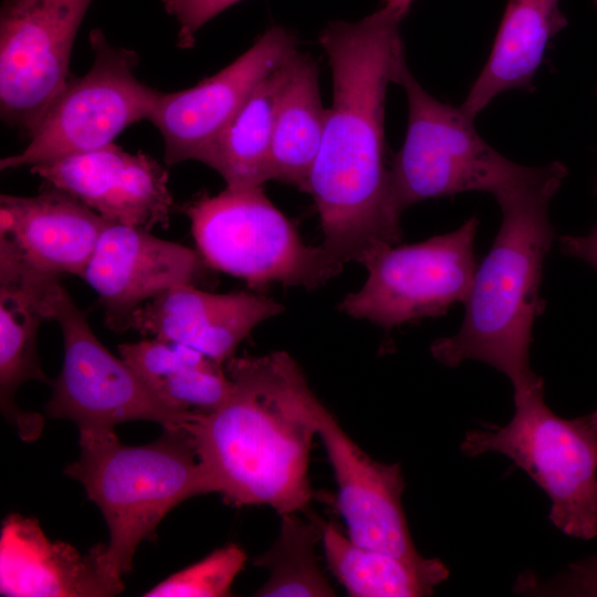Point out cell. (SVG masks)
Wrapping results in <instances>:
<instances>
[{
	"instance_id": "1",
	"label": "cell",
	"mask_w": 597,
	"mask_h": 597,
	"mask_svg": "<svg viewBox=\"0 0 597 597\" xmlns=\"http://www.w3.org/2000/svg\"><path fill=\"white\" fill-rule=\"evenodd\" d=\"M407 12L383 6L357 22L329 23L318 41L333 75V103L307 190L320 214L322 248L343 269L400 242V217L385 161V98L405 61Z\"/></svg>"
},
{
	"instance_id": "2",
	"label": "cell",
	"mask_w": 597,
	"mask_h": 597,
	"mask_svg": "<svg viewBox=\"0 0 597 597\" xmlns=\"http://www.w3.org/2000/svg\"><path fill=\"white\" fill-rule=\"evenodd\" d=\"M228 398L193 412L190 433L212 493L234 506L266 505L279 515L304 511L314 491L308 479L316 433V396L285 352L232 357Z\"/></svg>"
},
{
	"instance_id": "3",
	"label": "cell",
	"mask_w": 597,
	"mask_h": 597,
	"mask_svg": "<svg viewBox=\"0 0 597 597\" xmlns=\"http://www.w3.org/2000/svg\"><path fill=\"white\" fill-rule=\"evenodd\" d=\"M567 175L558 161L528 174L495 196L502 223L478 265L459 332L436 339L432 357L447 367L465 359L491 365L514 394L544 386L530 365L532 327L545 310L540 295L544 260L555 239L548 206Z\"/></svg>"
},
{
	"instance_id": "4",
	"label": "cell",
	"mask_w": 597,
	"mask_h": 597,
	"mask_svg": "<svg viewBox=\"0 0 597 597\" xmlns=\"http://www.w3.org/2000/svg\"><path fill=\"white\" fill-rule=\"evenodd\" d=\"M81 450L64 472L100 507L109 531L102 559L119 578L130 570L138 545L154 536L167 513L187 499L212 493L184 427L164 429L161 437L143 446L114 438L82 444Z\"/></svg>"
},
{
	"instance_id": "5",
	"label": "cell",
	"mask_w": 597,
	"mask_h": 597,
	"mask_svg": "<svg viewBox=\"0 0 597 597\" xmlns=\"http://www.w3.org/2000/svg\"><path fill=\"white\" fill-rule=\"evenodd\" d=\"M543 387L514 394L515 413L503 426L470 430L460 444L468 457L499 452L523 469L549 496L548 519L564 534L597 536V431L588 416L565 419L544 401Z\"/></svg>"
},
{
	"instance_id": "6",
	"label": "cell",
	"mask_w": 597,
	"mask_h": 597,
	"mask_svg": "<svg viewBox=\"0 0 597 597\" xmlns=\"http://www.w3.org/2000/svg\"><path fill=\"white\" fill-rule=\"evenodd\" d=\"M181 210L208 266L242 279L251 289L271 283L314 289L342 271L321 245L303 242L262 186L202 195Z\"/></svg>"
},
{
	"instance_id": "7",
	"label": "cell",
	"mask_w": 597,
	"mask_h": 597,
	"mask_svg": "<svg viewBox=\"0 0 597 597\" xmlns=\"http://www.w3.org/2000/svg\"><path fill=\"white\" fill-rule=\"evenodd\" d=\"M395 83L405 88L409 111L405 142L389 168L391 205L399 217L413 203L430 198L473 190L495 197L526 176L531 167L494 150L461 107L427 93L406 60Z\"/></svg>"
},
{
	"instance_id": "8",
	"label": "cell",
	"mask_w": 597,
	"mask_h": 597,
	"mask_svg": "<svg viewBox=\"0 0 597 597\" xmlns=\"http://www.w3.org/2000/svg\"><path fill=\"white\" fill-rule=\"evenodd\" d=\"M46 321H55L61 328L64 357L45 410L51 418L77 426L80 446L117 438L115 427L127 421L147 420L178 429L191 418L193 412L160 400L121 356L98 341L61 282L49 291Z\"/></svg>"
},
{
	"instance_id": "9",
	"label": "cell",
	"mask_w": 597,
	"mask_h": 597,
	"mask_svg": "<svg viewBox=\"0 0 597 597\" xmlns=\"http://www.w3.org/2000/svg\"><path fill=\"white\" fill-rule=\"evenodd\" d=\"M90 71L69 78L19 154L0 160V169L32 167L114 143L127 126L149 118L160 92L135 76L138 55L111 44L92 30Z\"/></svg>"
},
{
	"instance_id": "10",
	"label": "cell",
	"mask_w": 597,
	"mask_h": 597,
	"mask_svg": "<svg viewBox=\"0 0 597 597\" xmlns=\"http://www.w3.org/2000/svg\"><path fill=\"white\" fill-rule=\"evenodd\" d=\"M478 218L471 217L452 232L374 250L362 263L368 272L366 282L344 297L339 310L388 331L444 315L453 304L465 303L478 268Z\"/></svg>"
},
{
	"instance_id": "11",
	"label": "cell",
	"mask_w": 597,
	"mask_h": 597,
	"mask_svg": "<svg viewBox=\"0 0 597 597\" xmlns=\"http://www.w3.org/2000/svg\"><path fill=\"white\" fill-rule=\"evenodd\" d=\"M93 0H3L0 113L31 136L69 81L73 43Z\"/></svg>"
},
{
	"instance_id": "12",
	"label": "cell",
	"mask_w": 597,
	"mask_h": 597,
	"mask_svg": "<svg viewBox=\"0 0 597 597\" xmlns=\"http://www.w3.org/2000/svg\"><path fill=\"white\" fill-rule=\"evenodd\" d=\"M295 52L293 33L272 27L214 75L187 90L159 93L148 121L163 136L165 164L199 160L254 88Z\"/></svg>"
},
{
	"instance_id": "13",
	"label": "cell",
	"mask_w": 597,
	"mask_h": 597,
	"mask_svg": "<svg viewBox=\"0 0 597 597\" xmlns=\"http://www.w3.org/2000/svg\"><path fill=\"white\" fill-rule=\"evenodd\" d=\"M313 415L335 476L336 506L347 536L366 548L405 558L421 556L401 503L406 483L399 463L370 458L317 398Z\"/></svg>"
},
{
	"instance_id": "14",
	"label": "cell",
	"mask_w": 597,
	"mask_h": 597,
	"mask_svg": "<svg viewBox=\"0 0 597 597\" xmlns=\"http://www.w3.org/2000/svg\"><path fill=\"white\" fill-rule=\"evenodd\" d=\"M209 269L198 251L142 228L108 223L81 279L96 292L107 326L125 332L144 303L178 284L198 285Z\"/></svg>"
},
{
	"instance_id": "15",
	"label": "cell",
	"mask_w": 597,
	"mask_h": 597,
	"mask_svg": "<svg viewBox=\"0 0 597 597\" xmlns=\"http://www.w3.org/2000/svg\"><path fill=\"white\" fill-rule=\"evenodd\" d=\"M108 223L167 227L172 208L167 170L144 153L130 154L114 143L30 167Z\"/></svg>"
},
{
	"instance_id": "16",
	"label": "cell",
	"mask_w": 597,
	"mask_h": 597,
	"mask_svg": "<svg viewBox=\"0 0 597 597\" xmlns=\"http://www.w3.org/2000/svg\"><path fill=\"white\" fill-rule=\"evenodd\" d=\"M283 310L252 292L217 294L178 284L138 307L126 331L188 346L223 365L254 327Z\"/></svg>"
},
{
	"instance_id": "17",
	"label": "cell",
	"mask_w": 597,
	"mask_h": 597,
	"mask_svg": "<svg viewBox=\"0 0 597 597\" xmlns=\"http://www.w3.org/2000/svg\"><path fill=\"white\" fill-rule=\"evenodd\" d=\"M59 281L29 264L0 237V406L25 442L38 439L44 420L38 412L21 410L15 392L30 380L51 384L40 366L36 337L46 321L49 291Z\"/></svg>"
},
{
	"instance_id": "18",
	"label": "cell",
	"mask_w": 597,
	"mask_h": 597,
	"mask_svg": "<svg viewBox=\"0 0 597 597\" xmlns=\"http://www.w3.org/2000/svg\"><path fill=\"white\" fill-rule=\"evenodd\" d=\"M103 544L82 555L50 541L39 522L12 513L1 527L0 593L11 597H107L124 589L102 559Z\"/></svg>"
},
{
	"instance_id": "19",
	"label": "cell",
	"mask_w": 597,
	"mask_h": 597,
	"mask_svg": "<svg viewBox=\"0 0 597 597\" xmlns=\"http://www.w3.org/2000/svg\"><path fill=\"white\" fill-rule=\"evenodd\" d=\"M107 224L54 186L31 197L0 196V235L33 268L60 279L81 277Z\"/></svg>"
},
{
	"instance_id": "20",
	"label": "cell",
	"mask_w": 597,
	"mask_h": 597,
	"mask_svg": "<svg viewBox=\"0 0 597 597\" xmlns=\"http://www.w3.org/2000/svg\"><path fill=\"white\" fill-rule=\"evenodd\" d=\"M566 23L559 0H507L489 60L461 109L475 118L500 93L530 90L549 41Z\"/></svg>"
},
{
	"instance_id": "21",
	"label": "cell",
	"mask_w": 597,
	"mask_h": 597,
	"mask_svg": "<svg viewBox=\"0 0 597 597\" xmlns=\"http://www.w3.org/2000/svg\"><path fill=\"white\" fill-rule=\"evenodd\" d=\"M119 356L166 405L184 412H209L230 395L222 365L188 346L158 338L118 345Z\"/></svg>"
},
{
	"instance_id": "22",
	"label": "cell",
	"mask_w": 597,
	"mask_h": 597,
	"mask_svg": "<svg viewBox=\"0 0 597 597\" xmlns=\"http://www.w3.org/2000/svg\"><path fill=\"white\" fill-rule=\"evenodd\" d=\"M326 112L321 102L317 64L311 56L296 52L276 104L270 180L307 190Z\"/></svg>"
},
{
	"instance_id": "23",
	"label": "cell",
	"mask_w": 597,
	"mask_h": 597,
	"mask_svg": "<svg viewBox=\"0 0 597 597\" xmlns=\"http://www.w3.org/2000/svg\"><path fill=\"white\" fill-rule=\"evenodd\" d=\"M322 545L328 569L352 597L430 596L449 576L438 558H405L363 547L332 521L324 524Z\"/></svg>"
},
{
	"instance_id": "24",
	"label": "cell",
	"mask_w": 597,
	"mask_h": 597,
	"mask_svg": "<svg viewBox=\"0 0 597 597\" xmlns=\"http://www.w3.org/2000/svg\"><path fill=\"white\" fill-rule=\"evenodd\" d=\"M294 54L254 88L200 156L198 161L214 169L223 178L226 188L260 187L270 180L274 115Z\"/></svg>"
},
{
	"instance_id": "25",
	"label": "cell",
	"mask_w": 597,
	"mask_h": 597,
	"mask_svg": "<svg viewBox=\"0 0 597 597\" xmlns=\"http://www.w3.org/2000/svg\"><path fill=\"white\" fill-rule=\"evenodd\" d=\"M281 524L272 546L254 559V565L269 572L266 582L256 590L260 597L335 596L320 565L316 548L322 543L324 522L303 519L298 512L280 515Z\"/></svg>"
},
{
	"instance_id": "26",
	"label": "cell",
	"mask_w": 597,
	"mask_h": 597,
	"mask_svg": "<svg viewBox=\"0 0 597 597\" xmlns=\"http://www.w3.org/2000/svg\"><path fill=\"white\" fill-rule=\"evenodd\" d=\"M247 555L237 544H228L201 561L170 575L146 597H221L231 595V585L242 570Z\"/></svg>"
},
{
	"instance_id": "27",
	"label": "cell",
	"mask_w": 597,
	"mask_h": 597,
	"mask_svg": "<svg viewBox=\"0 0 597 597\" xmlns=\"http://www.w3.org/2000/svg\"><path fill=\"white\" fill-rule=\"evenodd\" d=\"M513 591L531 596L597 597V554L567 565L547 580L534 574L519 576Z\"/></svg>"
},
{
	"instance_id": "28",
	"label": "cell",
	"mask_w": 597,
	"mask_h": 597,
	"mask_svg": "<svg viewBox=\"0 0 597 597\" xmlns=\"http://www.w3.org/2000/svg\"><path fill=\"white\" fill-rule=\"evenodd\" d=\"M241 0H163L167 13L178 23L177 45L191 49L198 31L213 17Z\"/></svg>"
},
{
	"instance_id": "29",
	"label": "cell",
	"mask_w": 597,
	"mask_h": 597,
	"mask_svg": "<svg viewBox=\"0 0 597 597\" xmlns=\"http://www.w3.org/2000/svg\"><path fill=\"white\" fill-rule=\"evenodd\" d=\"M563 253L584 260L597 270V224L585 235L559 238Z\"/></svg>"
},
{
	"instance_id": "30",
	"label": "cell",
	"mask_w": 597,
	"mask_h": 597,
	"mask_svg": "<svg viewBox=\"0 0 597 597\" xmlns=\"http://www.w3.org/2000/svg\"><path fill=\"white\" fill-rule=\"evenodd\" d=\"M384 6H389L399 10H402L408 13L409 7L413 0H383Z\"/></svg>"
},
{
	"instance_id": "31",
	"label": "cell",
	"mask_w": 597,
	"mask_h": 597,
	"mask_svg": "<svg viewBox=\"0 0 597 597\" xmlns=\"http://www.w3.org/2000/svg\"><path fill=\"white\" fill-rule=\"evenodd\" d=\"M587 416L593 428L597 431V409Z\"/></svg>"
},
{
	"instance_id": "32",
	"label": "cell",
	"mask_w": 597,
	"mask_h": 597,
	"mask_svg": "<svg viewBox=\"0 0 597 597\" xmlns=\"http://www.w3.org/2000/svg\"><path fill=\"white\" fill-rule=\"evenodd\" d=\"M596 4H597V0H595Z\"/></svg>"
},
{
	"instance_id": "33",
	"label": "cell",
	"mask_w": 597,
	"mask_h": 597,
	"mask_svg": "<svg viewBox=\"0 0 597 597\" xmlns=\"http://www.w3.org/2000/svg\"><path fill=\"white\" fill-rule=\"evenodd\" d=\"M596 190H597V187H596Z\"/></svg>"
}]
</instances>
